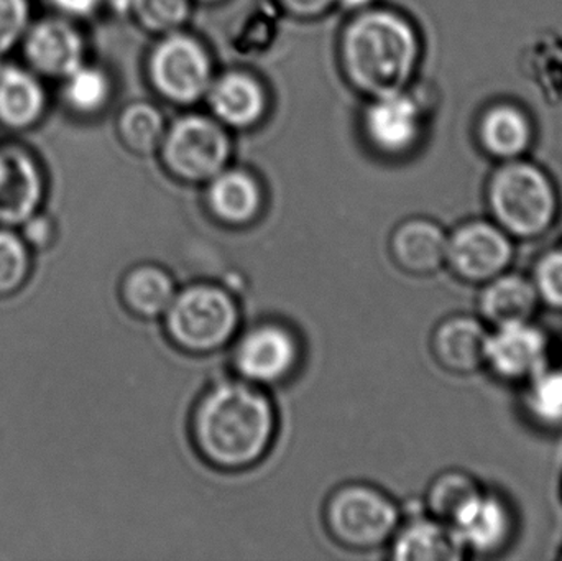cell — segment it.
Wrapping results in <instances>:
<instances>
[{
  "label": "cell",
  "mask_w": 562,
  "mask_h": 561,
  "mask_svg": "<svg viewBox=\"0 0 562 561\" xmlns=\"http://www.w3.org/2000/svg\"><path fill=\"white\" fill-rule=\"evenodd\" d=\"M279 412L267 389L244 379L214 382L194 404L190 437L198 457L217 471L259 467L276 445Z\"/></svg>",
  "instance_id": "6da1fadb"
},
{
  "label": "cell",
  "mask_w": 562,
  "mask_h": 561,
  "mask_svg": "<svg viewBox=\"0 0 562 561\" xmlns=\"http://www.w3.org/2000/svg\"><path fill=\"white\" fill-rule=\"evenodd\" d=\"M337 49L344 78L372 99L408 89L422 59V38L403 13L363 7L347 20Z\"/></svg>",
  "instance_id": "7a4b0ae2"
},
{
  "label": "cell",
  "mask_w": 562,
  "mask_h": 561,
  "mask_svg": "<svg viewBox=\"0 0 562 561\" xmlns=\"http://www.w3.org/2000/svg\"><path fill=\"white\" fill-rule=\"evenodd\" d=\"M488 216L514 240H535L550 233L560 216L553 178L533 161H502L485 187Z\"/></svg>",
  "instance_id": "3957f363"
},
{
  "label": "cell",
  "mask_w": 562,
  "mask_h": 561,
  "mask_svg": "<svg viewBox=\"0 0 562 561\" xmlns=\"http://www.w3.org/2000/svg\"><path fill=\"white\" fill-rule=\"evenodd\" d=\"M161 323L178 351L210 356L231 348L243 329V310L226 285L194 282L178 289Z\"/></svg>",
  "instance_id": "277c9868"
},
{
  "label": "cell",
  "mask_w": 562,
  "mask_h": 561,
  "mask_svg": "<svg viewBox=\"0 0 562 561\" xmlns=\"http://www.w3.org/2000/svg\"><path fill=\"white\" fill-rule=\"evenodd\" d=\"M323 519L337 546L350 552H373L389 547L402 524L403 510L373 484L346 483L327 497Z\"/></svg>",
  "instance_id": "5b68a950"
},
{
  "label": "cell",
  "mask_w": 562,
  "mask_h": 561,
  "mask_svg": "<svg viewBox=\"0 0 562 561\" xmlns=\"http://www.w3.org/2000/svg\"><path fill=\"white\" fill-rule=\"evenodd\" d=\"M167 173L188 184H206L229 167V128L211 114L188 112L168 124L157 152Z\"/></svg>",
  "instance_id": "8992f818"
},
{
  "label": "cell",
  "mask_w": 562,
  "mask_h": 561,
  "mask_svg": "<svg viewBox=\"0 0 562 561\" xmlns=\"http://www.w3.org/2000/svg\"><path fill=\"white\" fill-rule=\"evenodd\" d=\"M145 72L158 98L181 108L204 101L216 76L207 46L184 29L158 36Z\"/></svg>",
  "instance_id": "52a82bcc"
},
{
  "label": "cell",
  "mask_w": 562,
  "mask_h": 561,
  "mask_svg": "<svg viewBox=\"0 0 562 561\" xmlns=\"http://www.w3.org/2000/svg\"><path fill=\"white\" fill-rule=\"evenodd\" d=\"M231 348L237 378L267 391L291 381L303 364V339L280 319H262L240 329Z\"/></svg>",
  "instance_id": "ba28073f"
},
{
  "label": "cell",
  "mask_w": 562,
  "mask_h": 561,
  "mask_svg": "<svg viewBox=\"0 0 562 561\" xmlns=\"http://www.w3.org/2000/svg\"><path fill=\"white\" fill-rule=\"evenodd\" d=\"M515 240L494 221L469 220L448 233L446 267L459 282L481 287L510 269Z\"/></svg>",
  "instance_id": "9c48e42d"
},
{
  "label": "cell",
  "mask_w": 562,
  "mask_h": 561,
  "mask_svg": "<svg viewBox=\"0 0 562 561\" xmlns=\"http://www.w3.org/2000/svg\"><path fill=\"white\" fill-rule=\"evenodd\" d=\"M19 49L23 65L45 81L59 82L89 59L81 23L55 12L32 20Z\"/></svg>",
  "instance_id": "30bf717a"
},
{
  "label": "cell",
  "mask_w": 562,
  "mask_h": 561,
  "mask_svg": "<svg viewBox=\"0 0 562 561\" xmlns=\"http://www.w3.org/2000/svg\"><path fill=\"white\" fill-rule=\"evenodd\" d=\"M48 194L45 165L22 142H0V226L19 227L43 210Z\"/></svg>",
  "instance_id": "8fae6325"
},
{
  "label": "cell",
  "mask_w": 562,
  "mask_h": 561,
  "mask_svg": "<svg viewBox=\"0 0 562 561\" xmlns=\"http://www.w3.org/2000/svg\"><path fill=\"white\" fill-rule=\"evenodd\" d=\"M423 108L409 89L372 98L363 109L366 141L383 157H405L422 142Z\"/></svg>",
  "instance_id": "7c38bea8"
},
{
  "label": "cell",
  "mask_w": 562,
  "mask_h": 561,
  "mask_svg": "<svg viewBox=\"0 0 562 561\" xmlns=\"http://www.w3.org/2000/svg\"><path fill=\"white\" fill-rule=\"evenodd\" d=\"M550 339L533 322L492 328L485 369L510 384H525L547 368Z\"/></svg>",
  "instance_id": "4fadbf2b"
},
{
  "label": "cell",
  "mask_w": 562,
  "mask_h": 561,
  "mask_svg": "<svg viewBox=\"0 0 562 561\" xmlns=\"http://www.w3.org/2000/svg\"><path fill=\"white\" fill-rule=\"evenodd\" d=\"M204 187V206L214 223L221 226L246 229L266 213V188L260 178L246 168L229 165Z\"/></svg>",
  "instance_id": "5bb4252c"
},
{
  "label": "cell",
  "mask_w": 562,
  "mask_h": 561,
  "mask_svg": "<svg viewBox=\"0 0 562 561\" xmlns=\"http://www.w3.org/2000/svg\"><path fill=\"white\" fill-rule=\"evenodd\" d=\"M204 101L211 115L229 131H249L262 124L269 114L270 98L266 85L246 69H229L214 76Z\"/></svg>",
  "instance_id": "9a60e30c"
},
{
  "label": "cell",
  "mask_w": 562,
  "mask_h": 561,
  "mask_svg": "<svg viewBox=\"0 0 562 561\" xmlns=\"http://www.w3.org/2000/svg\"><path fill=\"white\" fill-rule=\"evenodd\" d=\"M491 328L477 315H449L438 323L429 338L436 364L448 374L468 378L485 369Z\"/></svg>",
  "instance_id": "2e32d148"
},
{
  "label": "cell",
  "mask_w": 562,
  "mask_h": 561,
  "mask_svg": "<svg viewBox=\"0 0 562 561\" xmlns=\"http://www.w3.org/2000/svg\"><path fill=\"white\" fill-rule=\"evenodd\" d=\"M46 81L20 63L5 61L0 68V128L10 134L33 131L49 111Z\"/></svg>",
  "instance_id": "e0dca14e"
},
{
  "label": "cell",
  "mask_w": 562,
  "mask_h": 561,
  "mask_svg": "<svg viewBox=\"0 0 562 561\" xmlns=\"http://www.w3.org/2000/svg\"><path fill=\"white\" fill-rule=\"evenodd\" d=\"M393 263L412 277H431L446 267L448 231L431 217L413 216L390 234Z\"/></svg>",
  "instance_id": "ac0fdd59"
},
{
  "label": "cell",
  "mask_w": 562,
  "mask_h": 561,
  "mask_svg": "<svg viewBox=\"0 0 562 561\" xmlns=\"http://www.w3.org/2000/svg\"><path fill=\"white\" fill-rule=\"evenodd\" d=\"M452 529L465 553L494 557L512 546L517 523L514 509L504 497L484 491L481 500Z\"/></svg>",
  "instance_id": "d6986e66"
},
{
  "label": "cell",
  "mask_w": 562,
  "mask_h": 561,
  "mask_svg": "<svg viewBox=\"0 0 562 561\" xmlns=\"http://www.w3.org/2000/svg\"><path fill=\"white\" fill-rule=\"evenodd\" d=\"M479 145L498 161L524 158L535 141L530 114L512 101L492 102L475 125Z\"/></svg>",
  "instance_id": "ffe728a7"
},
{
  "label": "cell",
  "mask_w": 562,
  "mask_h": 561,
  "mask_svg": "<svg viewBox=\"0 0 562 561\" xmlns=\"http://www.w3.org/2000/svg\"><path fill=\"white\" fill-rule=\"evenodd\" d=\"M479 289L477 316L491 329L533 322L541 306L530 276L510 269Z\"/></svg>",
  "instance_id": "44dd1931"
},
{
  "label": "cell",
  "mask_w": 562,
  "mask_h": 561,
  "mask_svg": "<svg viewBox=\"0 0 562 561\" xmlns=\"http://www.w3.org/2000/svg\"><path fill=\"white\" fill-rule=\"evenodd\" d=\"M386 549L400 561H456L465 556L454 529L428 514L409 519L403 516Z\"/></svg>",
  "instance_id": "7402d4cb"
},
{
  "label": "cell",
  "mask_w": 562,
  "mask_h": 561,
  "mask_svg": "<svg viewBox=\"0 0 562 561\" xmlns=\"http://www.w3.org/2000/svg\"><path fill=\"white\" fill-rule=\"evenodd\" d=\"M177 292L173 276L165 267L151 262L131 267L119 285L124 308L144 322L164 318Z\"/></svg>",
  "instance_id": "603a6c76"
},
{
  "label": "cell",
  "mask_w": 562,
  "mask_h": 561,
  "mask_svg": "<svg viewBox=\"0 0 562 561\" xmlns=\"http://www.w3.org/2000/svg\"><path fill=\"white\" fill-rule=\"evenodd\" d=\"M114 98V79L104 66L86 61L59 81L63 108L76 119L101 115Z\"/></svg>",
  "instance_id": "cb8c5ba5"
},
{
  "label": "cell",
  "mask_w": 562,
  "mask_h": 561,
  "mask_svg": "<svg viewBox=\"0 0 562 561\" xmlns=\"http://www.w3.org/2000/svg\"><path fill=\"white\" fill-rule=\"evenodd\" d=\"M482 494L484 490L471 473L452 468L432 478L423 506L428 516L454 527L481 500Z\"/></svg>",
  "instance_id": "d4e9b609"
},
{
  "label": "cell",
  "mask_w": 562,
  "mask_h": 561,
  "mask_svg": "<svg viewBox=\"0 0 562 561\" xmlns=\"http://www.w3.org/2000/svg\"><path fill=\"white\" fill-rule=\"evenodd\" d=\"M167 119L157 104L148 101L128 102L119 112L115 132L131 154H157L167 132Z\"/></svg>",
  "instance_id": "484cf974"
},
{
  "label": "cell",
  "mask_w": 562,
  "mask_h": 561,
  "mask_svg": "<svg viewBox=\"0 0 562 561\" xmlns=\"http://www.w3.org/2000/svg\"><path fill=\"white\" fill-rule=\"evenodd\" d=\"M33 272V250L15 227L0 226V300L25 289Z\"/></svg>",
  "instance_id": "4316f807"
},
{
  "label": "cell",
  "mask_w": 562,
  "mask_h": 561,
  "mask_svg": "<svg viewBox=\"0 0 562 561\" xmlns=\"http://www.w3.org/2000/svg\"><path fill=\"white\" fill-rule=\"evenodd\" d=\"M524 385V404L530 417L547 427L562 425V366L548 364Z\"/></svg>",
  "instance_id": "83f0119b"
},
{
  "label": "cell",
  "mask_w": 562,
  "mask_h": 561,
  "mask_svg": "<svg viewBox=\"0 0 562 561\" xmlns=\"http://www.w3.org/2000/svg\"><path fill=\"white\" fill-rule=\"evenodd\" d=\"M128 13L154 35L183 30L193 12V0H128Z\"/></svg>",
  "instance_id": "f1b7e54d"
},
{
  "label": "cell",
  "mask_w": 562,
  "mask_h": 561,
  "mask_svg": "<svg viewBox=\"0 0 562 561\" xmlns=\"http://www.w3.org/2000/svg\"><path fill=\"white\" fill-rule=\"evenodd\" d=\"M530 276L541 306L562 313V244L543 250L531 267Z\"/></svg>",
  "instance_id": "f546056e"
},
{
  "label": "cell",
  "mask_w": 562,
  "mask_h": 561,
  "mask_svg": "<svg viewBox=\"0 0 562 561\" xmlns=\"http://www.w3.org/2000/svg\"><path fill=\"white\" fill-rule=\"evenodd\" d=\"M32 20V0H0V58L19 49Z\"/></svg>",
  "instance_id": "4dcf8cb0"
},
{
  "label": "cell",
  "mask_w": 562,
  "mask_h": 561,
  "mask_svg": "<svg viewBox=\"0 0 562 561\" xmlns=\"http://www.w3.org/2000/svg\"><path fill=\"white\" fill-rule=\"evenodd\" d=\"M20 236L23 237L30 249L46 250L55 244L56 236H58V227H56L55 220L48 214L40 213L33 214L32 217L25 221L22 226L16 227Z\"/></svg>",
  "instance_id": "1f68e13d"
},
{
  "label": "cell",
  "mask_w": 562,
  "mask_h": 561,
  "mask_svg": "<svg viewBox=\"0 0 562 561\" xmlns=\"http://www.w3.org/2000/svg\"><path fill=\"white\" fill-rule=\"evenodd\" d=\"M108 0H48L53 12L68 16L76 22H86L98 15Z\"/></svg>",
  "instance_id": "d6a6232c"
},
{
  "label": "cell",
  "mask_w": 562,
  "mask_h": 561,
  "mask_svg": "<svg viewBox=\"0 0 562 561\" xmlns=\"http://www.w3.org/2000/svg\"><path fill=\"white\" fill-rule=\"evenodd\" d=\"M281 9L294 19L314 20L326 15L339 0H279Z\"/></svg>",
  "instance_id": "836d02e7"
},
{
  "label": "cell",
  "mask_w": 562,
  "mask_h": 561,
  "mask_svg": "<svg viewBox=\"0 0 562 561\" xmlns=\"http://www.w3.org/2000/svg\"><path fill=\"white\" fill-rule=\"evenodd\" d=\"M200 2H203V3H216V2H221V0H200Z\"/></svg>",
  "instance_id": "e575fe53"
}]
</instances>
